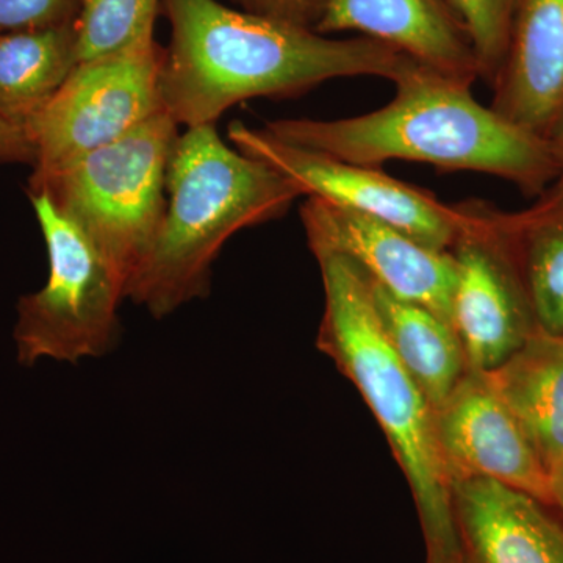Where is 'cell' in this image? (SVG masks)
<instances>
[{"label":"cell","mask_w":563,"mask_h":563,"mask_svg":"<svg viewBox=\"0 0 563 563\" xmlns=\"http://www.w3.org/2000/svg\"><path fill=\"white\" fill-rule=\"evenodd\" d=\"M461 563H563V518L492 479L450 484Z\"/></svg>","instance_id":"obj_12"},{"label":"cell","mask_w":563,"mask_h":563,"mask_svg":"<svg viewBox=\"0 0 563 563\" xmlns=\"http://www.w3.org/2000/svg\"><path fill=\"white\" fill-rule=\"evenodd\" d=\"M465 221L450 247L455 265L453 328L468 368L490 372L539 331L506 211L463 202Z\"/></svg>","instance_id":"obj_8"},{"label":"cell","mask_w":563,"mask_h":563,"mask_svg":"<svg viewBox=\"0 0 563 563\" xmlns=\"http://www.w3.org/2000/svg\"><path fill=\"white\" fill-rule=\"evenodd\" d=\"M177 139L179 124L162 111L120 140L29 180V191L46 192L129 285L161 228Z\"/></svg>","instance_id":"obj_5"},{"label":"cell","mask_w":563,"mask_h":563,"mask_svg":"<svg viewBox=\"0 0 563 563\" xmlns=\"http://www.w3.org/2000/svg\"><path fill=\"white\" fill-rule=\"evenodd\" d=\"M383 109L344 120L268 122L273 136L379 168L384 162L428 163L440 172L490 174L539 198L558 176L553 144L517 128L474 99L470 81L410 60L393 80Z\"/></svg>","instance_id":"obj_2"},{"label":"cell","mask_w":563,"mask_h":563,"mask_svg":"<svg viewBox=\"0 0 563 563\" xmlns=\"http://www.w3.org/2000/svg\"><path fill=\"white\" fill-rule=\"evenodd\" d=\"M81 0H0V32L57 27L76 22Z\"/></svg>","instance_id":"obj_21"},{"label":"cell","mask_w":563,"mask_h":563,"mask_svg":"<svg viewBox=\"0 0 563 563\" xmlns=\"http://www.w3.org/2000/svg\"><path fill=\"white\" fill-rule=\"evenodd\" d=\"M166 209L128 299L168 317L210 292L211 266L232 235L284 217L302 196L290 180L228 146L217 124L187 129L174 144Z\"/></svg>","instance_id":"obj_3"},{"label":"cell","mask_w":563,"mask_h":563,"mask_svg":"<svg viewBox=\"0 0 563 563\" xmlns=\"http://www.w3.org/2000/svg\"><path fill=\"white\" fill-rule=\"evenodd\" d=\"M77 63L76 22L0 32V117L25 129Z\"/></svg>","instance_id":"obj_17"},{"label":"cell","mask_w":563,"mask_h":563,"mask_svg":"<svg viewBox=\"0 0 563 563\" xmlns=\"http://www.w3.org/2000/svg\"><path fill=\"white\" fill-rule=\"evenodd\" d=\"M228 136L236 150L279 173L302 196L388 222L432 250L450 252L465 221L463 202L448 206L432 192L395 179L376 166L355 165L295 146L240 121L229 125Z\"/></svg>","instance_id":"obj_9"},{"label":"cell","mask_w":563,"mask_h":563,"mask_svg":"<svg viewBox=\"0 0 563 563\" xmlns=\"http://www.w3.org/2000/svg\"><path fill=\"white\" fill-rule=\"evenodd\" d=\"M472 38L479 79L495 85L506 60L518 0H446Z\"/></svg>","instance_id":"obj_20"},{"label":"cell","mask_w":563,"mask_h":563,"mask_svg":"<svg viewBox=\"0 0 563 563\" xmlns=\"http://www.w3.org/2000/svg\"><path fill=\"white\" fill-rule=\"evenodd\" d=\"M492 109L553 141L563 128V0H518Z\"/></svg>","instance_id":"obj_13"},{"label":"cell","mask_w":563,"mask_h":563,"mask_svg":"<svg viewBox=\"0 0 563 563\" xmlns=\"http://www.w3.org/2000/svg\"><path fill=\"white\" fill-rule=\"evenodd\" d=\"M161 11L172 25L163 109L187 129L217 124L236 103L298 98L332 79L393 81L413 60L376 40L329 38L218 0H162Z\"/></svg>","instance_id":"obj_1"},{"label":"cell","mask_w":563,"mask_h":563,"mask_svg":"<svg viewBox=\"0 0 563 563\" xmlns=\"http://www.w3.org/2000/svg\"><path fill=\"white\" fill-rule=\"evenodd\" d=\"M301 220L314 257L342 255L396 298L418 303L453 325L451 252L432 250L388 222L317 198L302 203Z\"/></svg>","instance_id":"obj_10"},{"label":"cell","mask_w":563,"mask_h":563,"mask_svg":"<svg viewBox=\"0 0 563 563\" xmlns=\"http://www.w3.org/2000/svg\"><path fill=\"white\" fill-rule=\"evenodd\" d=\"M244 11L314 31L325 0H235Z\"/></svg>","instance_id":"obj_22"},{"label":"cell","mask_w":563,"mask_h":563,"mask_svg":"<svg viewBox=\"0 0 563 563\" xmlns=\"http://www.w3.org/2000/svg\"><path fill=\"white\" fill-rule=\"evenodd\" d=\"M29 198L46 243L49 277L18 303V362L33 366L44 358L79 363L102 357L120 336L118 309L128 299V284L46 192L29 191Z\"/></svg>","instance_id":"obj_6"},{"label":"cell","mask_w":563,"mask_h":563,"mask_svg":"<svg viewBox=\"0 0 563 563\" xmlns=\"http://www.w3.org/2000/svg\"><path fill=\"white\" fill-rule=\"evenodd\" d=\"M314 32H357L440 73L479 79L472 38L446 0H325Z\"/></svg>","instance_id":"obj_14"},{"label":"cell","mask_w":563,"mask_h":563,"mask_svg":"<svg viewBox=\"0 0 563 563\" xmlns=\"http://www.w3.org/2000/svg\"><path fill=\"white\" fill-rule=\"evenodd\" d=\"M162 0H81L76 20L79 62L150 46Z\"/></svg>","instance_id":"obj_19"},{"label":"cell","mask_w":563,"mask_h":563,"mask_svg":"<svg viewBox=\"0 0 563 563\" xmlns=\"http://www.w3.org/2000/svg\"><path fill=\"white\" fill-rule=\"evenodd\" d=\"M485 373L553 476L563 465V333L539 329Z\"/></svg>","instance_id":"obj_15"},{"label":"cell","mask_w":563,"mask_h":563,"mask_svg":"<svg viewBox=\"0 0 563 563\" xmlns=\"http://www.w3.org/2000/svg\"><path fill=\"white\" fill-rule=\"evenodd\" d=\"M368 284L385 339L435 412L468 369L457 333L431 310L396 298L369 277Z\"/></svg>","instance_id":"obj_16"},{"label":"cell","mask_w":563,"mask_h":563,"mask_svg":"<svg viewBox=\"0 0 563 563\" xmlns=\"http://www.w3.org/2000/svg\"><path fill=\"white\" fill-rule=\"evenodd\" d=\"M553 490V509L563 518V465L551 476Z\"/></svg>","instance_id":"obj_25"},{"label":"cell","mask_w":563,"mask_h":563,"mask_svg":"<svg viewBox=\"0 0 563 563\" xmlns=\"http://www.w3.org/2000/svg\"><path fill=\"white\" fill-rule=\"evenodd\" d=\"M433 418L450 484L492 479L553 507L550 474L487 373L466 369Z\"/></svg>","instance_id":"obj_11"},{"label":"cell","mask_w":563,"mask_h":563,"mask_svg":"<svg viewBox=\"0 0 563 563\" xmlns=\"http://www.w3.org/2000/svg\"><path fill=\"white\" fill-rule=\"evenodd\" d=\"M0 163H24L33 166L35 147L20 125L0 117Z\"/></svg>","instance_id":"obj_23"},{"label":"cell","mask_w":563,"mask_h":563,"mask_svg":"<svg viewBox=\"0 0 563 563\" xmlns=\"http://www.w3.org/2000/svg\"><path fill=\"white\" fill-rule=\"evenodd\" d=\"M424 563H461V561H437V559H426Z\"/></svg>","instance_id":"obj_26"},{"label":"cell","mask_w":563,"mask_h":563,"mask_svg":"<svg viewBox=\"0 0 563 563\" xmlns=\"http://www.w3.org/2000/svg\"><path fill=\"white\" fill-rule=\"evenodd\" d=\"M537 324L563 333V209L506 211Z\"/></svg>","instance_id":"obj_18"},{"label":"cell","mask_w":563,"mask_h":563,"mask_svg":"<svg viewBox=\"0 0 563 563\" xmlns=\"http://www.w3.org/2000/svg\"><path fill=\"white\" fill-rule=\"evenodd\" d=\"M317 261L324 287L318 350L354 384L387 437L412 492L426 558L459 561L431 404L385 339L366 274L342 255H317Z\"/></svg>","instance_id":"obj_4"},{"label":"cell","mask_w":563,"mask_h":563,"mask_svg":"<svg viewBox=\"0 0 563 563\" xmlns=\"http://www.w3.org/2000/svg\"><path fill=\"white\" fill-rule=\"evenodd\" d=\"M165 49L157 43L79 62L27 125L41 179L90 152L120 140L163 109Z\"/></svg>","instance_id":"obj_7"},{"label":"cell","mask_w":563,"mask_h":563,"mask_svg":"<svg viewBox=\"0 0 563 563\" xmlns=\"http://www.w3.org/2000/svg\"><path fill=\"white\" fill-rule=\"evenodd\" d=\"M551 144H553L555 163H558V176L550 188L532 203L531 209L537 211L563 209V128Z\"/></svg>","instance_id":"obj_24"}]
</instances>
